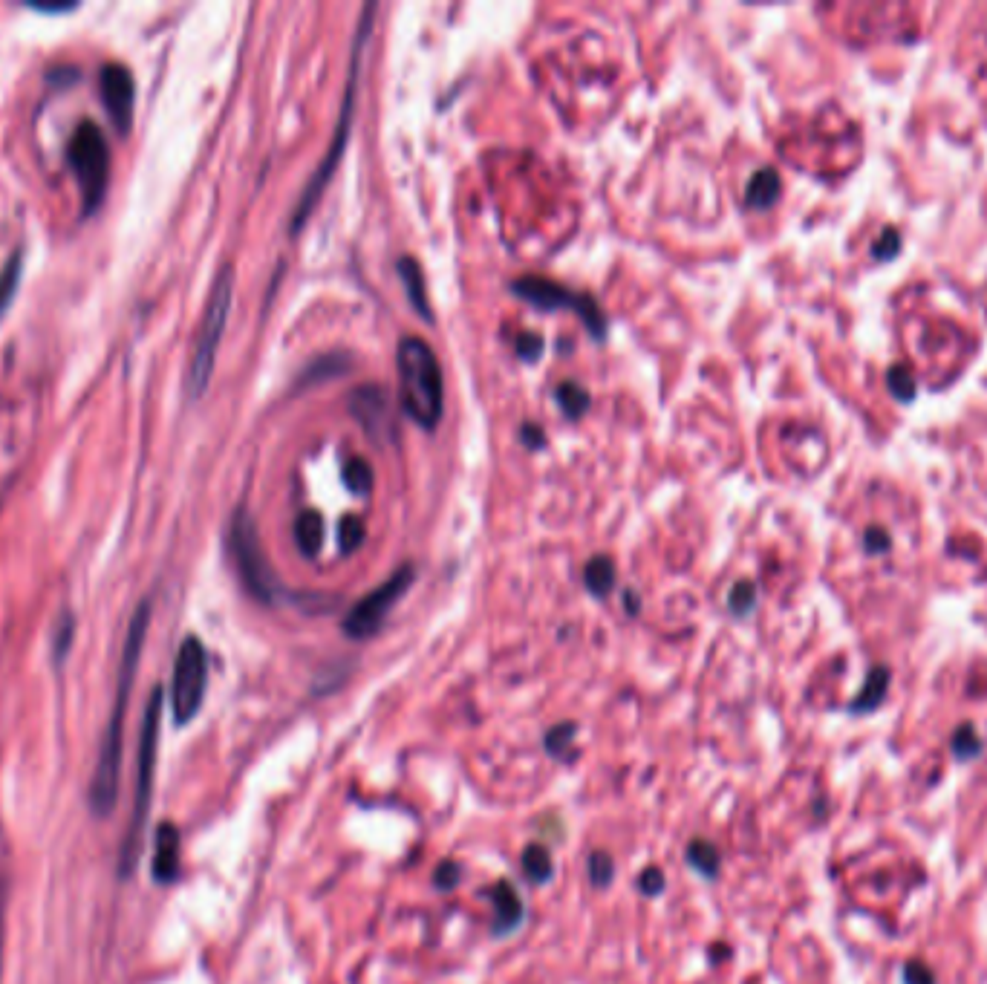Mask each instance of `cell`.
<instances>
[{
	"label": "cell",
	"mask_w": 987,
	"mask_h": 984,
	"mask_svg": "<svg viewBox=\"0 0 987 984\" xmlns=\"http://www.w3.org/2000/svg\"><path fill=\"white\" fill-rule=\"evenodd\" d=\"M151 872L153 881L162 886L174 884L179 878V829L174 823H162L156 829Z\"/></svg>",
	"instance_id": "13"
},
{
	"label": "cell",
	"mask_w": 987,
	"mask_h": 984,
	"mask_svg": "<svg viewBox=\"0 0 987 984\" xmlns=\"http://www.w3.org/2000/svg\"><path fill=\"white\" fill-rule=\"evenodd\" d=\"M355 419L370 430V436L379 439H393V416H390V404L381 387H361L353 396Z\"/></svg>",
	"instance_id": "12"
},
{
	"label": "cell",
	"mask_w": 987,
	"mask_h": 984,
	"mask_svg": "<svg viewBox=\"0 0 987 984\" xmlns=\"http://www.w3.org/2000/svg\"><path fill=\"white\" fill-rule=\"evenodd\" d=\"M0 956H3V921H0Z\"/></svg>",
	"instance_id": "35"
},
{
	"label": "cell",
	"mask_w": 987,
	"mask_h": 984,
	"mask_svg": "<svg viewBox=\"0 0 987 984\" xmlns=\"http://www.w3.org/2000/svg\"><path fill=\"white\" fill-rule=\"evenodd\" d=\"M231 555H234L240 578H243L246 589L252 592L254 598L260 604H275L283 595V589H280L269 560L263 555L257 529H254L252 517L246 511H237L234 520H231Z\"/></svg>",
	"instance_id": "7"
},
{
	"label": "cell",
	"mask_w": 987,
	"mask_h": 984,
	"mask_svg": "<svg viewBox=\"0 0 987 984\" xmlns=\"http://www.w3.org/2000/svg\"><path fill=\"white\" fill-rule=\"evenodd\" d=\"M728 604H731V609H734L736 615H745V612L754 606V586H751V583H736Z\"/></svg>",
	"instance_id": "30"
},
{
	"label": "cell",
	"mask_w": 987,
	"mask_h": 984,
	"mask_svg": "<svg viewBox=\"0 0 987 984\" xmlns=\"http://www.w3.org/2000/svg\"><path fill=\"white\" fill-rule=\"evenodd\" d=\"M399 370V402L419 428L433 430L445 413V384L442 367L433 350L422 341L407 335L396 350Z\"/></svg>",
	"instance_id": "2"
},
{
	"label": "cell",
	"mask_w": 987,
	"mask_h": 984,
	"mask_svg": "<svg viewBox=\"0 0 987 984\" xmlns=\"http://www.w3.org/2000/svg\"><path fill=\"white\" fill-rule=\"evenodd\" d=\"M373 15H376V6H364V15L358 21V35L353 41V58H350V78H347V90H344V104H341V116H338V127H335V136H332V145H329L327 156L321 159L315 177L306 182L304 197L298 202L295 208V217H292V234H298L304 220L312 214L315 202L321 200L324 188H327L329 177L341 159V153L347 148V136H350V125H353V107H355V90H358V78H361V55H364V44L370 38V29H373Z\"/></svg>",
	"instance_id": "4"
},
{
	"label": "cell",
	"mask_w": 987,
	"mask_h": 984,
	"mask_svg": "<svg viewBox=\"0 0 987 984\" xmlns=\"http://www.w3.org/2000/svg\"><path fill=\"white\" fill-rule=\"evenodd\" d=\"M904 982L907 984H933V973H930L924 964L912 961V964H907V967H904Z\"/></svg>",
	"instance_id": "32"
},
{
	"label": "cell",
	"mask_w": 987,
	"mask_h": 984,
	"mask_svg": "<svg viewBox=\"0 0 987 984\" xmlns=\"http://www.w3.org/2000/svg\"><path fill=\"white\" fill-rule=\"evenodd\" d=\"M488 898L494 901V912H497L491 933L508 935L511 930H517L523 924V898L517 895V889L508 884V881L488 886Z\"/></svg>",
	"instance_id": "14"
},
{
	"label": "cell",
	"mask_w": 987,
	"mask_h": 984,
	"mask_svg": "<svg viewBox=\"0 0 987 984\" xmlns=\"http://www.w3.org/2000/svg\"><path fill=\"white\" fill-rule=\"evenodd\" d=\"M67 162L78 179L84 208L93 211L102 202L107 179H110V148L96 122H81L73 130L70 145H67Z\"/></svg>",
	"instance_id": "6"
},
{
	"label": "cell",
	"mask_w": 987,
	"mask_h": 984,
	"mask_svg": "<svg viewBox=\"0 0 987 984\" xmlns=\"http://www.w3.org/2000/svg\"><path fill=\"white\" fill-rule=\"evenodd\" d=\"M777 194H780V179H777L774 171L765 168L760 174H754L745 200H748V205H754V208H768L771 202L777 200Z\"/></svg>",
	"instance_id": "19"
},
{
	"label": "cell",
	"mask_w": 987,
	"mask_h": 984,
	"mask_svg": "<svg viewBox=\"0 0 987 984\" xmlns=\"http://www.w3.org/2000/svg\"><path fill=\"white\" fill-rule=\"evenodd\" d=\"M148 624H151V604H145L136 609L130 630L125 638V650H122V661H119V682H116V699H113V710L107 719V728L102 736V748H99V759H96V771L90 780V806L99 817H107L116 808V797H119V774H122V745H125V713L127 702H130V690L136 682V670H139V658H142V647H145V635H148Z\"/></svg>",
	"instance_id": "1"
},
{
	"label": "cell",
	"mask_w": 987,
	"mask_h": 984,
	"mask_svg": "<svg viewBox=\"0 0 987 984\" xmlns=\"http://www.w3.org/2000/svg\"><path fill=\"white\" fill-rule=\"evenodd\" d=\"M396 269H399V275H402V283H405L410 306H413L422 318L431 321L433 315H431V306H428V292H425V278H422L419 263H416L413 257H402V260L396 263Z\"/></svg>",
	"instance_id": "15"
},
{
	"label": "cell",
	"mask_w": 987,
	"mask_h": 984,
	"mask_svg": "<svg viewBox=\"0 0 987 984\" xmlns=\"http://www.w3.org/2000/svg\"><path fill=\"white\" fill-rule=\"evenodd\" d=\"M347 367H350V358H347V355H327V358L315 361V364L306 370L304 379H301V387H304V384H315V381L321 379H329V376H341V373H347Z\"/></svg>",
	"instance_id": "23"
},
{
	"label": "cell",
	"mask_w": 987,
	"mask_h": 984,
	"mask_svg": "<svg viewBox=\"0 0 987 984\" xmlns=\"http://www.w3.org/2000/svg\"><path fill=\"white\" fill-rule=\"evenodd\" d=\"M102 99L113 116V122L119 125L122 133H127L130 127V116H133V101H136V84L133 76L127 73V67L122 64H107L102 70Z\"/></svg>",
	"instance_id": "11"
},
{
	"label": "cell",
	"mask_w": 987,
	"mask_h": 984,
	"mask_svg": "<svg viewBox=\"0 0 987 984\" xmlns=\"http://www.w3.org/2000/svg\"><path fill=\"white\" fill-rule=\"evenodd\" d=\"M557 402L566 410V416L578 419L583 410H586V404H589V396H586V390L578 387L575 381H566V384L557 387Z\"/></svg>",
	"instance_id": "25"
},
{
	"label": "cell",
	"mask_w": 987,
	"mask_h": 984,
	"mask_svg": "<svg viewBox=\"0 0 987 984\" xmlns=\"http://www.w3.org/2000/svg\"><path fill=\"white\" fill-rule=\"evenodd\" d=\"M459 878H462L459 863L445 860V863H439V869H436V875H433V884L439 886V889H454V886L459 884Z\"/></svg>",
	"instance_id": "29"
},
{
	"label": "cell",
	"mask_w": 987,
	"mask_h": 984,
	"mask_svg": "<svg viewBox=\"0 0 987 984\" xmlns=\"http://www.w3.org/2000/svg\"><path fill=\"white\" fill-rule=\"evenodd\" d=\"M511 289H514V295H520L523 301L534 303L540 309H572L595 338L607 335V318H604L601 306L589 295H578V292L546 278H523L517 280Z\"/></svg>",
	"instance_id": "9"
},
{
	"label": "cell",
	"mask_w": 987,
	"mask_h": 984,
	"mask_svg": "<svg viewBox=\"0 0 987 984\" xmlns=\"http://www.w3.org/2000/svg\"><path fill=\"white\" fill-rule=\"evenodd\" d=\"M641 892L644 895H658L661 889H664V875H661V869H656V866H650V869H644V875H641Z\"/></svg>",
	"instance_id": "31"
},
{
	"label": "cell",
	"mask_w": 987,
	"mask_h": 984,
	"mask_svg": "<svg viewBox=\"0 0 987 984\" xmlns=\"http://www.w3.org/2000/svg\"><path fill=\"white\" fill-rule=\"evenodd\" d=\"M886 682H889V673H886L884 667H878V670H872L869 673V679H866V687L861 690V696L855 699V705H852V710H872V707L878 705L881 699H884V693H886Z\"/></svg>",
	"instance_id": "22"
},
{
	"label": "cell",
	"mask_w": 987,
	"mask_h": 984,
	"mask_svg": "<svg viewBox=\"0 0 987 984\" xmlns=\"http://www.w3.org/2000/svg\"><path fill=\"white\" fill-rule=\"evenodd\" d=\"M344 482H347V488L350 491H355V494H370V488H373V468L364 462V459H350L347 465H344Z\"/></svg>",
	"instance_id": "24"
},
{
	"label": "cell",
	"mask_w": 987,
	"mask_h": 984,
	"mask_svg": "<svg viewBox=\"0 0 987 984\" xmlns=\"http://www.w3.org/2000/svg\"><path fill=\"white\" fill-rule=\"evenodd\" d=\"M523 875L532 881V884H546L555 872V860H552V852L543 846V843H529L523 849Z\"/></svg>",
	"instance_id": "17"
},
{
	"label": "cell",
	"mask_w": 987,
	"mask_h": 984,
	"mask_svg": "<svg viewBox=\"0 0 987 984\" xmlns=\"http://www.w3.org/2000/svg\"><path fill=\"white\" fill-rule=\"evenodd\" d=\"M70 641H73V618H67V624H64L61 632H58V641H55V658H58V661L64 658L67 650H70Z\"/></svg>",
	"instance_id": "34"
},
{
	"label": "cell",
	"mask_w": 987,
	"mask_h": 984,
	"mask_svg": "<svg viewBox=\"0 0 987 984\" xmlns=\"http://www.w3.org/2000/svg\"><path fill=\"white\" fill-rule=\"evenodd\" d=\"M612 875H615V869H612V858H609L607 852H592V858H589V881L595 886H609Z\"/></svg>",
	"instance_id": "26"
},
{
	"label": "cell",
	"mask_w": 987,
	"mask_h": 984,
	"mask_svg": "<svg viewBox=\"0 0 987 984\" xmlns=\"http://www.w3.org/2000/svg\"><path fill=\"white\" fill-rule=\"evenodd\" d=\"M162 702H165V690L153 687L151 699L145 705V716H142V731H139V751H136V794H133V811H130V823H127L125 843H122V858H119V872L122 878H127L139 860L142 852V832L148 823V811H151V794H153V777H156V759H159V722H162Z\"/></svg>",
	"instance_id": "3"
},
{
	"label": "cell",
	"mask_w": 987,
	"mask_h": 984,
	"mask_svg": "<svg viewBox=\"0 0 987 984\" xmlns=\"http://www.w3.org/2000/svg\"><path fill=\"white\" fill-rule=\"evenodd\" d=\"M413 578H416V569H413V566H402L399 572H393L390 581H384L379 589H373L370 595H364V598L347 612V618H344V632H347L350 638H358V641L376 635V632L381 630V624H384V618L390 615V609L399 604L402 595L410 589Z\"/></svg>",
	"instance_id": "10"
},
{
	"label": "cell",
	"mask_w": 987,
	"mask_h": 984,
	"mask_svg": "<svg viewBox=\"0 0 987 984\" xmlns=\"http://www.w3.org/2000/svg\"><path fill=\"white\" fill-rule=\"evenodd\" d=\"M572 739H575V725H572V722H566V725H557L555 731L546 736V748H549V754L560 757L563 751H569Z\"/></svg>",
	"instance_id": "27"
},
{
	"label": "cell",
	"mask_w": 987,
	"mask_h": 984,
	"mask_svg": "<svg viewBox=\"0 0 987 984\" xmlns=\"http://www.w3.org/2000/svg\"><path fill=\"white\" fill-rule=\"evenodd\" d=\"M687 860H690L693 869H699L708 878L719 872V849L710 840H693L690 849H687Z\"/></svg>",
	"instance_id": "20"
},
{
	"label": "cell",
	"mask_w": 987,
	"mask_h": 984,
	"mask_svg": "<svg viewBox=\"0 0 987 984\" xmlns=\"http://www.w3.org/2000/svg\"><path fill=\"white\" fill-rule=\"evenodd\" d=\"M540 350H543V344H540V338H537V335H517V353L523 355L526 361L537 358V355H540Z\"/></svg>",
	"instance_id": "33"
},
{
	"label": "cell",
	"mask_w": 987,
	"mask_h": 984,
	"mask_svg": "<svg viewBox=\"0 0 987 984\" xmlns=\"http://www.w3.org/2000/svg\"><path fill=\"white\" fill-rule=\"evenodd\" d=\"M361 540H364V526H361V520H355V517H347L344 523H341V552H355L358 546H361Z\"/></svg>",
	"instance_id": "28"
},
{
	"label": "cell",
	"mask_w": 987,
	"mask_h": 984,
	"mask_svg": "<svg viewBox=\"0 0 987 984\" xmlns=\"http://www.w3.org/2000/svg\"><path fill=\"white\" fill-rule=\"evenodd\" d=\"M583 583H586V589L595 598H604L609 589H612V583H615V566H612V560L604 555L592 557L586 563V569H583Z\"/></svg>",
	"instance_id": "18"
},
{
	"label": "cell",
	"mask_w": 987,
	"mask_h": 984,
	"mask_svg": "<svg viewBox=\"0 0 987 984\" xmlns=\"http://www.w3.org/2000/svg\"><path fill=\"white\" fill-rule=\"evenodd\" d=\"M324 534H327V526H324V517L318 511H304L295 523V540L301 546V552L306 557H315L321 552L324 546Z\"/></svg>",
	"instance_id": "16"
},
{
	"label": "cell",
	"mask_w": 987,
	"mask_h": 984,
	"mask_svg": "<svg viewBox=\"0 0 987 984\" xmlns=\"http://www.w3.org/2000/svg\"><path fill=\"white\" fill-rule=\"evenodd\" d=\"M21 266H24V257H21V252H18V254H12V257H9V263H6V266H3V272H0V315L9 309V303H12V298H15V292H18Z\"/></svg>",
	"instance_id": "21"
},
{
	"label": "cell",
	"mask_w": 987,
	"mask_h": 984,
	"mask_svg": "<svg viewBox=\"0 0 987 984\" xmlns=\"http://www.w3.org/2000/svg\"><path fill=\"white\" fill-rule=\"evenodd\" d=\"M208 687V653L203 641L188 635L179 647L177 661H174V679H171V707H174V722L179 728L188 725L205 699Z\"/></svg>",
	"instance_id": "8"
},
{
	"label": "cell",
	"mask_w": 987,
	"mask_h": 984,
	"mask_svg": "<svg viewBox=\"0 0 987 984\" xmlns=\"http://www.w3.org/2000/svg\"><path fill=\"white\" fill-rule=\"evenodd\" d=\"M231 298H234V269L226 266L214 286H211V295H208V306H205L203 315V327H200V335H197V344H194V355H191V367H188V396L191 399H200L211 381V373H214V361H217V350H220V341H223V332H226L228 324V312H231Z\"/></svg>",
	"instance_id": "5"
}]
</instances>
